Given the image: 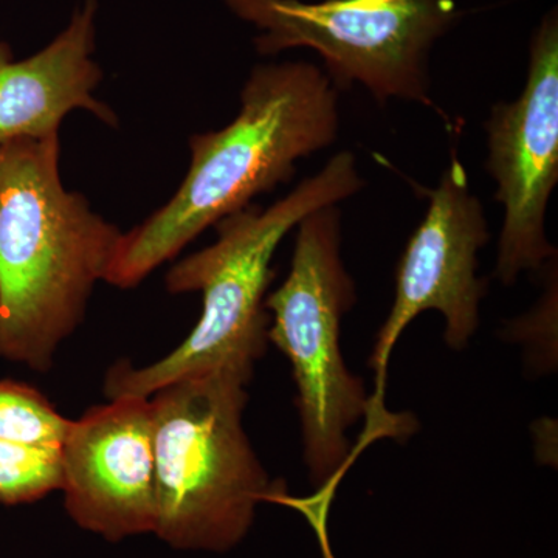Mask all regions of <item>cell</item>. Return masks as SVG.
<instances>
[{
    "label": "cell",
    "instance_id": "1",
    "mask_svg": "<svg viewBox=\"0 0 558 558\" xmlns=\"http://www.w3.org/2000/svg\"><path fill=\"white\" fill-rule=\"evenodd\" d=\"M339 89L318 65L259 64L236 119L190 137L191 163L163 207L121 234L105 282L134 289L209 227L295 175L301 159L339 137Z\"/></svg>",
    "mask_w": 558,
    "mask_h": 558
},
{
    "label": "cell",
    "instance_id": "2",
    "mask_svg": "<svg viewBox=\"0 0 558 558\" xmlns=\"http://www.w3.org/2000/svg\"><path fill=\"white\" fill-rule=\"evenodd\" d=\"M60 134L0 146V359L47 374L121 231L62 185Z\"/></svg>",
    "mask_w": 558,
    "mask_h": 558
},
{
    "label": "cell",
    "instance_id": "3",
    "mask_svg": "<svg viewBox=\"0 0 558 558\" xmlns=\"http://www.w3.org/2000/svg\"><path fill=\"white\" fill-rule=\"evenodd\" d=\"M363 186L354 154L341 150L270 207L252 204L216 223L215 244L179 260L165 277L170 293H202L199 322L178 348L149 365L116 363L105 377L106 398H149L171 381L215 369L253 379L269 347L266 299L279 244L310 213L339 205Z\"/></svg>",
    "mask_w": 558,
    "mask_h": 558
},
{
    "label": "cell",
    "instance_id": "4",
    "mask_svg": "<svg viewBox=\"0 0 558 558\" xmlns=\"http://www.w3.org/2000/svg\"><path fill=\"white\" fill-rule=\"evenodd\" d=\"M236 371L171 381L149 396L156 459L154 534L175 550L226 554L241 545L271 483L244 428L247 387Z\"/></svg>",
    "mask_w": 558,
    "mask_h": 558
},
{
    "label": "cell",
    "instance_id": "5",
    "mask_svg": "<svg viewBox=\"0 0 558 558\" xmlns=\"http://www.w3.org/2000/svg\"><path fill=\"white\" fill-rule=\"evenodd\" d=\"M296 229L288 278L266 299L267 337L292 366L312 484L329 492L351 462L348 432L368 417L371 396L341 352V322L357 293L341 256L339 205L315 209Z\"/></svg>",
    "mask_w": 558,
    "mask_h": 558
},
{
    "label": "cell",
    "instance_id": "6",
    "mask_svg": "<svg viewBox=\"0 0 558 558\" xmlns=\"http://www.w3.org/2000/svg\"><path fill=\"white\" fill-rule=\"evenodd\" d=\"M252 25L264 57L310 49L337 89L357 83L377 101L435 108L429 60L462 17L454 0H222Z\"/></svg>",
    "mask_w": 558,
    "mask_h": 558
},
{
    "label": "cell",
    "instance_id": "7",
    "mask_svg": "<svg viewBox=\"0 0 558 558\" xmlns=\"http://www.w3.org/2000/svg\"><path fill=\"white\" fill-rule=\"evenodd\" d=\"M424 193L427 211L399 260L395 303L368 362L376 389L371 395L366 436L376 438L402 439L416 428L413 418L389 414L384 405L389 357L403 330L422 312H439L446 322L447 347L462 351L480 328L481 301L486 296V281L478 277V253L490 233L483 204L470 189L469 172L457 150L451 153L438 186Z\"/></svg>",
    "mask_w": 558,
    "mask_h": 558
},
{
    "label": "cell",
    "instance_id": "8",
    "mask_svg": "<svg viewBox=\"0 0 558 558\" xmlns=\"http://www.w3.org/2000/svg\"><path fill=\"white\" fill-rule=\"evenodd\" d=\"M487 174L505 208L495 278L506 288L557 259L546 213L558 182V13L546 11L529 43L527 78L515 101L497 102L486 124Z\"/></svg>",
    "mask_w": 558,
    "mask_h": 558
},
{
    "label": "cell",
    "instance_id": "9",
    "mask_svg": "<svg viewBox=\"0 0 558 558\" xmlns=\"http://www.w3.org/2000/svg\"><path fill=\"white\" fill-rule=\"evenodd\" d=\"M70 520L110 543L154 534L156 459L149 398L121 396L70 421L60 447Z\"/></svg>",
    "mask_w": 558,
    "mask_h": 558
},
{
    "label": "cell",
    "instance_id": "10",
    "mask_svg": "<svg viewBox=\"0 0 558 558\" xmlns=\"http://www.w3.org/2000/svg\"><path fill=\"white\" fill-rule=\"evenodd\" d=\"M97 14V0H84L68 27L27 60L14 61L9 44L0 43V146L60 134L62 121L78 109L119 126L116 110L95 98L102 80L94 60Z\"/></svg>",
    "mask_w": 558,
    "mask_h": 558
},
{
    "label": "cell",
    "instance_id": "11",
    "mask_svg": "<svg viewBox=\"0 0 558 558\" xmlns=\"http://www.w3.org/2000/svg\"><path fill=\"white\" fill-rule=\"evenodd\" d=\"M69 422L39 389L0 380V440L60 450Z\"/></svg>",
    "mask_w": 558,
    "mask_h": 558
},
{
    "label": "cell",
    "instance_id": "12",
    "mask_svg": "<svg viewBox=\"0 0 558 558\" xmlns=\"http://www.w3.org/2000/svg\"><path fill=\"white\" fill-rule=\"evenodd\" d=\"M60 487V450L0 440V505H31Z\"/></svg>",
    "mask_w": 558,
    "mask_h": 558
}]
</instances>
